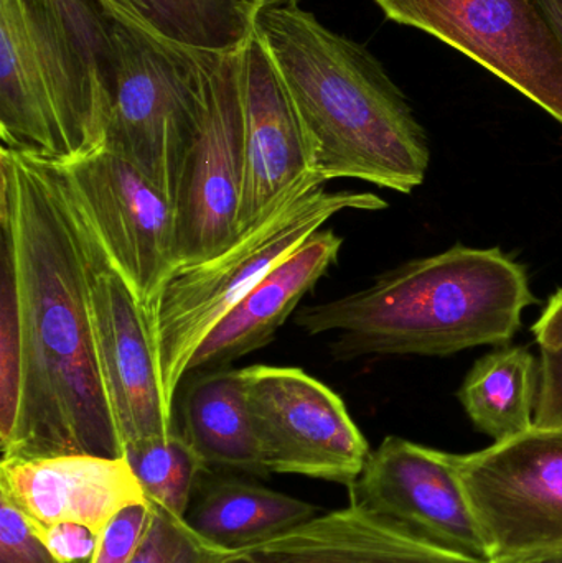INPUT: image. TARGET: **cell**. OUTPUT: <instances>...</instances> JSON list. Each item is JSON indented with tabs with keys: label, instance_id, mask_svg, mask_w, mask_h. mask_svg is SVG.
<instances>
[{
	"label": "cell",
	"instance_id": "cell-13",
	"mask_svg": "<svg viewBox=\"0 0 562 563\" xmlns=\"http://www.w3.org/2000/svg\"><path fill=\"white\" fill-rule=\"evenodd\" d=\"M244 122V175L240 233L253 230L277 208L326 181L289 89L263 40L253 30L240 49Z\"/></svg>",
	"mask_w": 562,
	"mask_h": 563
},
{
	"label": "cell",
	"instance_id": "cell-30",
	"mask_svg": "<svg viewBox=\"0 0 562 563\" xmlns=\"http://www.w3.org/2000/svg\"><path fill=\"white\" fill-rule=\"evenodd\" d=\"M531 331L540 347H562V288L550 298Z\"/></svg>",
	"mask_w": 562,
	"mask_h": 563
},
{
	"label": "cell",
	"instance_id": "cell-16",
	"mask_svg": "<svg viewBox=\"0 0 562 563\" xmlns=\"http://www.w3.org/2000/svg\"><path fill=\"white\" fill-rule=\"evenodd\" d=\"M342 244V238L332 230L310 236L220 321L191 357L187 374L223 369L266 347L300 300L337 264Z\"/></svg>",
	"mask_w": 562,
	"mask_h": 563
},
{
	"label": "cell",
	"instance_id": "cell-34",
	"mask_svg": "<svg viewBox=\"0 0 562 563\" xmlns=\"http://www.w3.org/2000/svg\"><path fill=\"white\" fill-rule=\"evenodd\" d=\"M224 563H274L271 561H266V559L257 558V555L246 554V552H238L234 558H231L230 561Z\"/></svg>",
	"mask_w": 562,
	"mask_h": 563
},
{
	"label": "cell",
	"instance_id": "cell-14",
	"mask_svg": "<svg viewBox=\"0 0 562 563\" xmlns=\"http://www.w3.org/2000/svg\"><path fill=\"white\" fill-rule=\"evenodd\" d=\"M89 295L99 371L124 449L178 432L162 396L151 317L115 273L95 234Z\"/></svg>",
	"mask_w": 562,
	"mask_h": 563
},
{
	"label": "cell",
	"instance_id": "cell-21",
	"mask_svg": "<svg viewBox=\"0 0 562 563\" xmlns=\"http://www.w3.org/2000/svg\"><path fill=\"white\" fill-rule=\"evenodd\" d=\"M540 363L521 346L485 354L459 389V400L475 429L504 442L535 426Z\"/></svg>",
	"mask_w": 562,
	"mask_h": 563
},
{
	"label": "cell",
	"instance_id": "cell-1",
	"mask_svg": "<svg viewBox=\"0 0 562 563\" xmlns=\"http://www.w3.org/2000/svg\"><path fill=\"white\" fill-rule=\"evenodd\" d=\"M0 244L19 295V422L2 460L122 456L96 354L92 234L45 158L0 148Z\"/></svg>",
	"mask_w": 562,
	"mask_h": 563
},
{
	"label": "cell",
	"instance_id": "cell-8",
	"mask_svg": "<svg viewBox=\"0 0 562 563\" xmlns=\"http://www.w3.org/2000/svg\"><path fill=\"white\" fill-rule=\"evenodd\" d=\"M452 460L495 563L562 555V426Z\"/></svg>",
	"mask_w": 562,
	"mask_h": 563
},
{
	"label": "cell",
	"instance_id": "cell-33",
	"mask_svg": "<svg viewBox=\"0 0 562 563\" xmlns=\"http://www.w3.org/2000/svg\"><path fill=\"white\" fill-rule=\"evenodd\" d=\"M257 10L276 9V7L299 5V0H253Z\"/></svg>",
	"mask_w": 562,
	"mask_h": 563
},
{
	"label": "cell",
	"instance_id": "cell-19",
	"mask_svg": "<svg viewBox=\"0 0 562 563\" xmlns=\"http://www.w3.org/2000/svg\"><path fill=\"white\" fill-rule=\"evenodd\" d=\"M317 515L319 509L310 503L254 483L221 478L205 485L185 521L211 544L240 552L271 541Z\"/></svg>",
	"mask_w": 562,
	"mask_h": 563
},
{
	"label": "cell",
	"instance_id": "cell-18",
	"mask_svg": "<svg viewBox=\"0 0 562 563\" xmlns=\"http://www.w3.org/2000/svg\"><path fill=\"white\" fill-rule=\"evenodd\" d=\"M178 432L207 466L269 475L247 409L244 367L198 373L185 393Z\"/></svg>",
	"mask_w": 562,
	"mask_h": 563
},
{
	"label": "cell",
	"instance_id": "cell-32",
	"mask_svg": "<svg viewBox=\"0 0 562 563\" xmlns=\"http://www.w3.org/2000/svg\"><path fill=\"white\" fill-rule=\"evenodd\" d=\"M505 563H562L560 554L527 555V558L515 559Z\"/></svg>",
	"mask_w": 562,
	"mask_h": 563
},
{
	"label": "cell",
	"instance_id": "cell-10",
	"mask_svg": "<svg viewBox=\"0 0 562 563\" xmlns=\"http://www.w3.org/2000/svg\"><path fill=\"white\" fill-rule=\"evenodd\" d=\"M244 374L266 472L352 486L372 450L342 397L297 367L251 366Z\"/></svg>",
	"mask_w": 562,
	"mask_h": 563
},
{
	"label": "cell",
	"instance_id": "cell-20",
	"mask_svg": "<svg viewBox=\"0 0 562 563\" xmlns=\"http://www.w3.org/2000/svg\"><path fill=\"white\" fill-rule=\"evenodd\" d=\"M109 19L187 48H241L256 22L253 0H96Z\"/></svg>",
	"mask_w": 562,
	"mask_h": 563
},
{
	"label": "cell",
	"instance_id": "cell-7",
	"mask_svg": "<svg viewBox=\"0 0 562 563\" xmlns=\"http://www.w3.org/2000/svg\"><path fill=\"white\" fill-rule=\"evenodd\" d=\"M48 162L152 324L158 297L178 269L174 200L134 165L106 148Z\"/></svg>",
	"mask_w": 562,
	"mask_h": 563
},
{
	"label": "cell",
	"instance_id": "cell-27",
	"mask_svg": "<svg viewBox=\"0 0 562 563\" xmlns=\"http://www.w3.org/2000/svg\"><path fill=\"white\" fill-rule=\"evenodd\" d=\"M0 563H59L25 516L3 495H0Z\"/></svg>",
	"mask_w": 562,
	"mask_h": 563
},
{
	"label": "cell",
	"instance_id": "cell-15",
	"mask_svg": "<svg viewBox=\"0 0 562 563\" xmlns=\"http://www.w3.org/2000/svg\"><path fill=\"white\" fill-rule=\"evenodd\" d=\"M0 495L30 522H76L98 536L119 512L148 503L125 455L2 460Z\"/></svg>",
	"mask_w": 562,
	"mask_h": 563
},
{
	"label": "cell",
	"instance_id": "cell-22",
	"mask_svg": "<svg viewBox=\"0 0 562 563\" xmlns=\"http://www.w3.org/2000/svg\"><path fill=\"white\" fill-rule=\"evenodd\" d=\"M145 498L178 519L187 518L201 473L208 468L180 432L124 449Z\"/></svg>",
	"mask_w": 562,
	"mask_h": 563
},
{
	"label": "cell",
	"instance_id": "cell-28",
	"mask_svg": "<svg viewBox=\"0 0 562 563\" xmlns=\"http://www.w3.org/2000/svg\"><path fill=\"white\" fill-rule=\"evenodd\" d=\"M29 525L59 563H89L98 548L99 536L86 526L76 522L35 525L30 521Z\"/></svg>",
	"mask_w": 562,
	"mask_h": 563
},
{
	"label": "cell",
	"instance_id": "cell-29",
	"mask_svg": "<svg viewBox=\"0 0 562 563\" xmlns=\"http://www.w3.org/2000/svg\"><path fill=\"white\" fill-rule=\"evenodd\" d=\"M535 426H562V347H541Z\"/></svg>",
	"mask_w": 562,
	"mask_h": 563
},
{
	"label": "cell",
	"instance_id": "cell-17",
	"mask_svg": "<svg viewBox=\"0 0 562 563\" xmlns=\"http://www.w3.org/2000/svg\"><path fill=\"white\" fill-rule=\"evenodd\" d=\"M240 552L274 563H495L429 544L352 503Z\"/></svg>",
	"mask_w": 562,
	"mask_h": 563
},
{
	"label": "cell",
	"instance_id": "cell-12",
	"mask_svg": "<svg viewBox=\"0 0 562 563\" xmlns=\"http://www.w3.org/2000/svg\"><path fill=\"white\" fill-rule=\"evenodd\" d=\"M349 492L352 505L429 544L494 562L452 453L386 437Z\"/></svg>",
	"mask_w": 562,
	"mask_h": 563
},
{
	"label": "cell",
	"instance_id": "cell-2",
	"mask_svg": "<svg viewBox=\"0 0 562 563\" xmlns=\"http://www.w3.org/2000/svg\"><path fill=\"white\" fill-rule=\"evenodd\" d=\"M254 30L289 89L326 184L353 178L405 195L425 184L428 135L365 46L299 5L261 10Z\"/></svg>",
	"mask_w": 562,
	"mask_h": 563
},
{
	"label": "cell",
	"instance_id": "cell-6",
	"mask_svg": "<svg viewBox=\"0 0 562 563\" xmlns=\"http://www.w3.org/2000/svg\"><path fill=\"white\" fill-rule=\"evenodd\" d=\"M213 52L111 19L102 147L174 200L205 104Z\"/></svg>",
	"mask_w": 562,
	"mask_h": 563
},
{
	"label": "cell",
	"instance_id": "cell-24",
	"mask_svg": "<svg viewBox=\"0 0 562 563\" xmlns=\"http://www.w3.org/2000/svg\"><path fill=\"white\" fill-rule=\"evenodd\" d=\"M236 554L201 538L185 519L152 505L151 526L131 563H224Z\"/></svg>",
	"mask_w": 562,
	"mask_h": 563
},
{
	"label": "cell",
	"instance_id": "cell-5",
	"mask_svg": "<svg viewBox=\"0 0 562 563\" xmlns=\"http://www.w3.org/2000/svg\"><path fill=\"white\" fill-rule=\"evenodd\" d=\"M386 207L378 195L327 191L322 185L290 198L218 256L178 267L158 297L151 324L168 412L174 416L175 396L198 347L271 271L293 256L335 214Z\"/></svg>",
	"mask_w": 562,
	"mask_h": 563
},
{
	"label": "cell",
	"instance_id": "cell-25",
	"mask_svg": "<svg viewBox=\"0 0 562 563\" xmlns=\"http://www.w3.org/2000/svg\"><path fill=\"white\" fill-rule=\"evenodd\" d=\"M66 29L75 36L86 62L91 66L106 95V73H108L109 23L96 0H48ZM108 99V98H106Z\"/></svg>",
	"mask_w": 562,
	"mask_h": 563
},
{
	"label": "cell",
	"instance_id": "cell-23",
	"mask_svg": "<svg viewBox=\"0 0 562 563\" xmlns=\"http://www.w3.org/2000/svg\"><path fill=\"white\" fill-rule=\"evenodd\" d=\"M23 350L19 295L9 251L0 246V446L19 422L22 400Z\"/></svg>",
	"mask_w": 562,
	"mask_h": 563
},
{
	"label": "cell",
	"instance_id": "cell-26",
	"mask_svg": "<svg viewBox=\"0 0 562 563\" xmlns=\"http://www.w3.org/2000/svg\"><path fill=\"white\" fill-rule=\"evenodd\" d=\"M152 521V505L131 506L119 512L99 536L89 563H131L144 542Z\"/></svg>",
	"mask_w": 562,
	"mask_h": 563
},
{
	"label": "cell",
	"instance_id": "cell-3",
	"mask_svg": "<svg viewBox=\"0 0 562 563\" xmlns=\"http://www.w3.org/2000/svg\"><path fill=\"white\" fill-rule=\"evenodd\" d=\"M538 303L527 273L500 250L462 244L388 271L372 287L296 313L307 334H340L335 360L370 354L451 356L505 346Z\"/></svg>",
	"mask_w": 562,
	"mask_h": 563
},
{
	"label": "cell",
	"instance_id": "cell-4",
	"mask_svg": "<svg viewBox=\"0 0 562 563\" xmlns=\"http://www.w3.org/2000/svg\"><path fill=\"white\" fill-rule=\"evenodd\" d=\"M106 95L48 0H0L3 147L71 161L102 147Z\"/></svg>",
	"mask_w": 562,
	"mask_h": 563
},
{
	"label": "cell",
	"instance_id": "cell-11",
	"mask_svg": "<svg viewBox=\"0 0 562 563\" xmlns=\"http://www.w3.org/2000/svg\"><path fill=\"white\" fill-rule=\"evenodd\" d=\"M240 49L213 53L205 104L175 197L178 267L223 253L240 233L244 122Z\"/></svg>",
	"mask_w": 562,
	"mask_h": 563
},
{
	"label": "cell",
	"instance_id": "cell-9",
	"mask_svg": "<svg viewBox=\"0 0 562 563\" xmlns=\"http://www.w3.org/2000/svg\"><path fill=\"white\" fill-rule=\"evenodd\" d=\"M524 92L562 124V46L535 0H375Z\"/></svg>",
	"mask_w": 562,
	"mask_h": 563
},
{
	"label": "cell",
	"instance_id": "cell-31",
	"mask_svg": "<svg viewBox=\"0 0 562 563\" xmlns=\"http://www.w3.org/2000/svg\"><path fill=\"white\" fill-rule=\"evenodd\" d=\"M562 46V0H535Z\"/></svg>",
	"mask_w": 562,
	"mask_h": 563
}]
</instances>
